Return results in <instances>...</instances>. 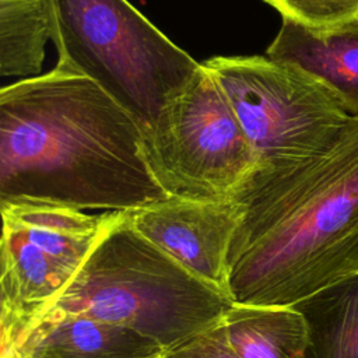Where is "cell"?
Returning <instances> with one entry per match:
<instances>
[{
	"mask_svg": "<svg viewBox=\"0 0 358 358\" xmlns=\"http://www.w3.org/2000/svg\"><path fill=\"white\" fill-rule=\"evenodd\" d=\"M232 305L138 234L122 211L67 285L1 340L41 317L73 313L131 329L166 351L217 326Z\"/></svg>",
	"mask_w": 358,
	"mask_h": 358,
	"instance_id": "3957f363",
	"label": "cell"
},
{
	"mask_svg": "<svg viewBox=\"0 0 358 358\" xmlns=\"http://www.w3.org/2000/svg\"><path fill=\"white\" fill-rule=\"evenodd\" d=\"M56 66L81 74L144 131L201 67L127 0H43Z\"/></svg>",
	"mask_w": 358,
	"mask_h": 358,
	"instance_id": "277c9868",
	"label": "cell"
},
{
	"mask_svg": "<svg viewBox=\"0 0 358 358\" xmlns=\"http://www.w3.org/2000/svg\"><path fill=\"white\" fill-rule=\"evenodd\" d=\"M1 334L11 333L71 280L20 229L3 222L0 246Z\"/></svg>",
	"mask_w": 358,
	"mask_h": 358,
	"instance_id": "8fae6325",
	"label": "cell"
},
{
	"mask_svg": "<svg viewBox=\"0 0 358 358\" xmlns=\"http://www.w3.org/2000/svg\"><path fill=\"white\" fill-rule=\"evenodd\" d=\"M241 358H302L308 327L294 306L234 303L221 320Z\"/></svg>",
	"mask_w": 358,
	"mask_h": 358,
	"instance_id": "4fadbf2b",
	"label": "cell"
},
{
	"mask_svg": "<svg viewBox=\"0 0 358 358\" xmlns=\"http://www.w3.org/2000/svg\"><path fill=\"white\" fill-rule=\"evenodd\" d=\"M162 358H241L229 344L225 329L217 326L166 350Z\"/></svg>",
	"mask_w": 358,
	"mask_h": 358,
	"instance_id": "2e32d148",
	"label": "cell"
},
{
	"mask_svg": "<svg viewBox=\"0 0 358 358\" xmlns=\"http://www.w3.org/2000/svg\"><path fill=\"white\" fill-rule=\"evenodd\" d=\"M292 306L308 327L302 358H358V271Z\"/></svg>",
	"mask_w": 358,
	"mask_h": 358,
	"instance_id": "7c38bea8",
	"label": "cell"
},
{
	"mask_svg": "<svg viewBox=\"0 0 358 358\" xmlns=\"http://www.w3.org/2000/svg\"><path fill=\"white\" fill-rule=\"evenodd\" d=\"M3 222L20 229L71 278L122 211H84L29 203L0 204Z\"/></svg>",
	"mask_w": 358,
	"mask_h": 358,
	"instance_id": "30bf717a",
	"label": "cell"
},
{
	"mask_svg": "<svg viewBox=\"0 0 358 358\" xmlns=\"http://www.w3.org/2000/svg\"><path fill=\"white\" fill-rule=\"evenodd\" d=\"M310 32L327 34L358 21V0H263Z\"/></svg>",
	"mask_w": 358,
	"mask_h": 358,
	"instance_id": "9a60e30c",
	"label": "cell"
},
{
	"mask_svg": "<svg viewBox=\"0 0 358 358\" xmlns=\"http://www.w3.org/2000/svg\"><path fill=\"white\" fill-rule=\"evenodd\" d=\"M166 197L140 124L90 78L55 66L0 90V204L133 211Z\"/></svg>",
	"mask_w": 358,
	"mask_h": 358,
	"instance_id": "6da1fadb",
	"label": "cell"
},
{
	"mask_svg": "<svg viewBox=\"0 0 358 358\" xmlns=\"http://www.w3.org/2000/svg\"><path fill=\"white\" fill-rule=\"evenodd\" d=\"M162 355H164V354H161V355H155V357H148V358H162Z\"/></svg>",
	"mask_w": 358,
	"mask_h": 358,
	"instance_id": "e0dca14e",
	"label": "cell"
},
{
	"mask_svg": "<svg viewBox=\"0 0 358 358\" xmlns=\"http://www.w3.org/2000/svg\"><path fill=\"white\" fill-rule=\"evenodd\" d=\"M143 134L147 162L169 197L232 200L259 166L224 90L203 63Z\"/></svg>",
	"mask_w": 358,
	"mask_h": 358,
	"instance_id": "5b68a950",
	"label": "cell"
},
{
	"mask_svg": "<svg viewBox=\"0 0 358 358\" xmlns=\"http://www.w3.org/2000/svg\"><path fill=\"white\" fill-rule=\"evenodd\" d=\"M266 55L315 76L350 117H358V21L333 32L315 34L282 20Z\"/></svg>",
	"mask_w": 358,
	"mask_h": 358,
	"instance_id": "9c48e42d",
	"label": "cell"
},
{
	"mask_svg": "<svg viewBox=\"0 0 358 358\" xmlns=\"http://www.w3.org/2000/svg\"><path fill=\"white\" fill-rule=\"evenodd\" d=\"M232 200L242 211L228 253L234 303L292 306L358 271V117L322 154L257 168Z\"/></svg>",
	"mask_w": 358,
	"mask_h": 358,
	"instance_id": "7a4b0ae2",
	"label": "cell"
},
{
	"mask_svg": "<svg viewBox=\"0 0 358 358\" xmlns=\"http://www.w3.org/2000/svg\"><path fill=\"white\" fill-rule=\"evenodd\" d=\"M50 22L43 0H0V74H42Z\"/></svg>",
	"mask_w": 358,
	"mask_h": 358,
	"instance_id": "5bb4252c",
	"label": "cell"
},
{
	"mask_svg": "<svg viewBox=\"0 0 358 358\" xmlns=\"http://www.w3.org/2000/svg\"><path fill=\"white\" fill-rule=\"evenodd\" d=\"M164 352L131 329L73 313L41 317L1 340V358H148Z\"/></svg>",
	"mask_w": 358,
	"mask_h": 358,
	"instance_id": "ba28073f",
	"label": "cell"
},
{
	"mask_svg": "<svg viewBox=\"0 0 358 358\" xmlns=\"http://www.w3.org/2000/svg\"><path fill=\"white\" fill-rule=\"evenodd\" d=\"M224 90L257 168L303 162L326 151L350 120L336 95L296 64L266 56L201 62Z\"/></svg>",
	"mask_w": 358,
	"mask_h": 358,
	"instance_id": "8992f818",
	"label": "cell"
},
{
	"mask_svg": "<svg viewBox=\"0 0 358 358\" xmlns=\"http://www.w3.org/2000/svg\"><path fill=\"white\" fill-rule=\"evenodd\" d=\"M241 214V206L234 200L179 197L127 211L138 234L228 298V253Z\"/></svg>",
	"mask_w": 358,
	"mask_h": 358,
	"instance_id": "52a82bcc",
	"label": "cell"
}]
</instances>
